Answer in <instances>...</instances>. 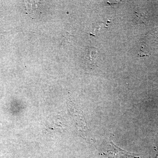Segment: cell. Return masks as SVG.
<instances>
[{
	"instance_id": "1",
	"label": "cell",
	"mask_w": 158,
	"mask_h": 158,
	"mask_svg": "<svg viewBox=\"0 0 158 158\" xmlns=\"http://www.w3.org/2000/svg\"><path fill=\"white\" fill-rule=\"evenodd\" d=\"M102 155L109 158H140L136 154L126 151L118 147L112 141L108 143L106 151H104Z\"/></svg>"
},
{
	"instance_id": "2",
	"label": "cell",
	"mask_w": 158,
	"mask_h": 158,
	"mask_svg": "<svg viewBox=\"0 0 158 158\" xmlns=\"http://www.w3.org/2000/svg\"><path fill=\"white\" fill-rule=\"evenodd\" d=\"M98 54L96 49L90 48L87 50L85 56V61L90 68L95 67L96 65Z\"/></svg>"
}]
</instances>
